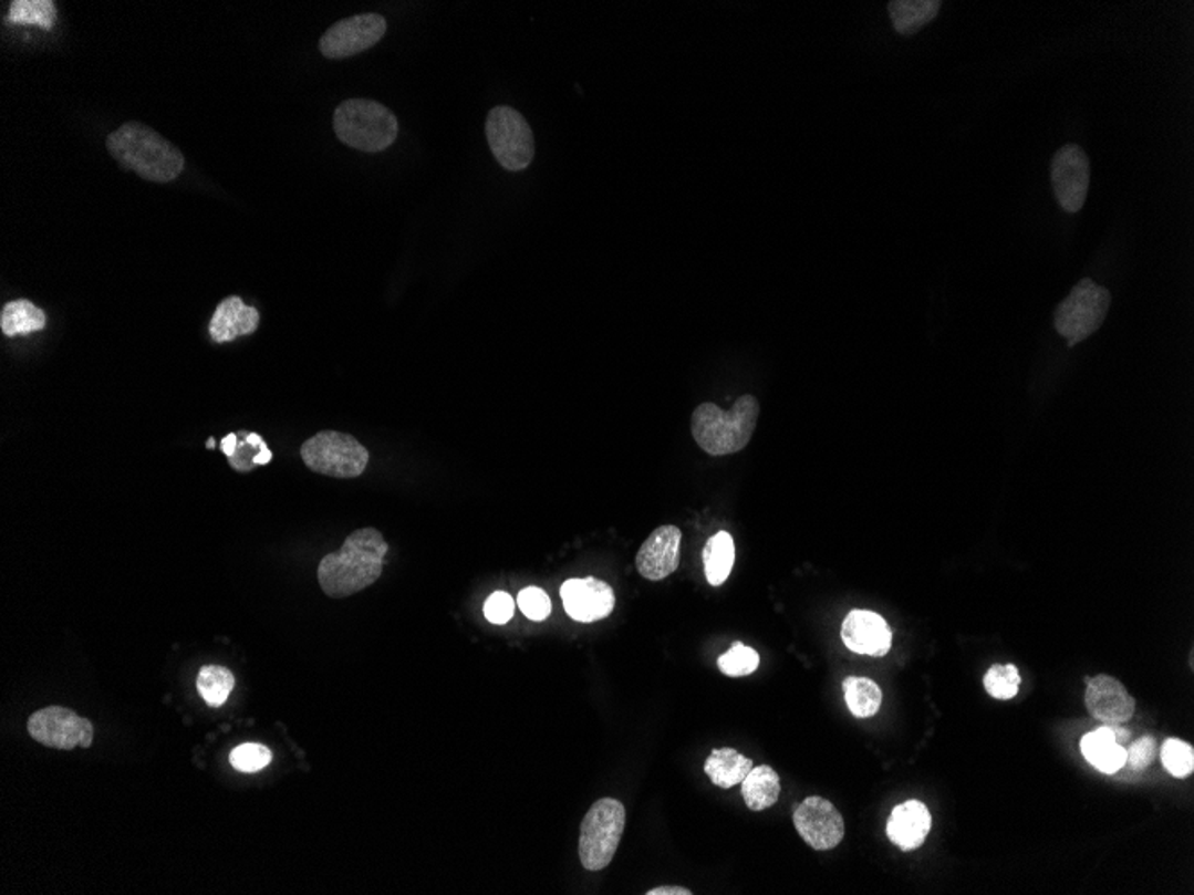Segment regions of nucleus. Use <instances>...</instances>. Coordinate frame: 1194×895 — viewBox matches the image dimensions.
<instances>
[{
	"label": "nucleus",
	"instance_id": "1",
	"mask_svg": "<svg viewBox=\"0 0 1194 895\" xmlns=\"http://www.w3.org/2000/svg\"><path fill=\"white\" fill-rule=\"evenodd\" d=\"M388 543L382 531L356 529L339 551L322 558L316 580L331 599H345L374 585L382 577Z\"/></svg>",
	"mask_w": 1194,
	"mask_h": 895
},
{
	"label": "nucleus",
	"instance_id": "2",
	"mask_svg": "<svg viewBox=\"0 0 1194 895\" xmlns=\"http://www.w3.org/2000/svg\"><path fill=\"white\" fill-rule=\"evenodd\" d=\"M107 153L122 168L145 181L170 183L185 170V156L176 145L139 122H126L106 139Z\"/></svg>",
	"mask_w": 1194,
	"mask_h": 895
},
{
	"label": "nucleus",
	"instance_id": "3",
	"mask_svg": "<svg viewBox=\"0 0 1194 895\" xmlns=\"http://www.w3.org/2000/svg\"><path fill=\"white\" fill-rule=\"evenodd\" d=\"M760 404L751 394L735 400L731 412L717 404L703 403L694 409L691 431L697 446L710 456H728L748 446L757 429Z\"/></svg>",
	"mask_w": 1194,
	"mask_h": 895
},
{
	"label": "nucleus",
	"instance_id": "4",
	"mask_svg": "<svg viewBox=\"0 0 1194 895\" xmlns=\"http://www.w3.org/2000/svg\"><path fill=\"white\" fill-rule=\"evenodd\" d=\"M333 127L342 144L362 153H382L399 135L394 113L368 98H351L340 104L333 116Z\"/></svg>",
	"mask_w": 1194,
	"mask_h": 895
},
{
	"label": "nucleus",
	"instance_id": "5",
	"mask_svg": "<svg viewBox=\"0 0 1194 895\" xmlns=\"http://www.w3.org/2000/svg\"><path fill=\"white\" fill-rule=\"evenodd\" d=\"M626 828V808L621 801L603 798L592 804L580 828V862L583 868L598 873L609 867Z\"/></svg>",
	"mask_w": 1194,
	"mask_h": 895
},
{
	"label": "nucleus",
	"instance_id": "6",
	"mask_svg": "<svg viewBox=\"0 0 1194 895\" xmlns=\"http://www.w3.org/2000/svg\"><path fill=\"white\" fill-rule=\"evenodd\" d=\"M301 458L312 472L336 479L360 478L371 461L368 449L339 431H321L308 438L301 446Z\"/></svg>",
	"mask_w": 1194,
	"mask_h": 895
},
{
	"label": "nucleus",
	"instance_id": "7",
	"mask_svg": "<svg viewBox=\"0 0 1194 895\" xmlns=\"http://www.w3.org/2000/svg\"><path fill=\"white\" fill-rule=\"evenodd\" d=\"M1111 306V292L1091 279H1082L1060 302L1056 311V330L1074 347L1102 327Z\"/></svg>",
	"mask_w": 1194,
	"mask_h": 895
},
{
	"label": "nucleus",
	"instance_id": "8",
	"mask_svg": "<svg viewBox=\"0 0 1194 895\" xmlns=\"http://www.w3.org/2000/svg\"><path fill=\"white\" fill-rule=\"evenodd\" d=\"M485 129L488 145L502 168L519 173L530 167L534 156L533 131L521 113L513 107H494Z\"/></svg>",
	"mask_w": 1194,
	"mask_h": 895
},
{
	"label": "nucleus",
	"instance_id": "9",
	"mask_svg": "<svg viewBox=\"0 0 1194 895\" xmlns=\"http://www.w3.org/2000/svg\"><path fill=\"white\" fill-rule=\"evenodd\" d=\"M29 737L42 746L58 751H74L75 747L89 749L93 742V724L74 710L63 706H46L34 711L28 720Z\"/></svg>",
	"mask_w": 1194,
	"mask_h": 895
},
{
	"label": "nucleus",
	"instance_id": "10",
	"mask_svg": "<svg viewBox=\"0 0 1194 895\" xmlns=\"http://www.w3.org/2000/svg\"><path fill=\"white\" fill-rule=\"evenodd\" d=\"M385 33L386 20L382 14H356L333 23L322 34L319 49L328 60H345L376 45Z\"/></svg>",
	"mask_w": 1194,
	"mask_h": 895
},
{
	"label": "nucleus",
	"instance_id": "11",
	"mask_svg": "<svg viewBox=\"0 0 1194 895\" xmlns=\"http://www.w3.org/2000/svg\"><path fill=\"white\" fill-rule=\"evenodd\" d=\"M1091 165L1079 145H1065L1051 159V185L1057 200L1068 214H1077L1088 199Z\"/></svg>",
	"mask_w": 1194,
	"mask_h": 895
},
{
	"label": "nucleus",
	"instance_id": "12",
	"mask_svg": "<svg viewBox=\"0 0 1194 895\" xmlns=\"http://www.w3.org/2000/svg\"><path fill=\"white\" fill-rule=\"evenodd\" d=\"M796 831L816 851L835 850L844 839V819L830 801L819 795L804 799L795 810Z\"/></svg>",
	"mask_w": 1194,
	"mask_h": 895
},
{
	"label": "nucleus",
	"instance_id": "13",
	"mask_svg": "<svg viewBox=\"0 0 1194 895\" xmlns=\"http://www.w3.org/2000/svg\"><path fill=\"white\" fill-rule=\"evenodd\" d=\"M563 608L577 622H595L609 617L615 608V592L598 577L568 580L560 589Z\"/></svg>",
	"mask_w": 1194,
	"mask_h": 895
},
{
	"label": "nucleus",
	"instance_id": "14",
	"mask_svg": "<svg viewBox=\"0 0 1194 895\" xmlns=\"http://www.w3.org/2000/svg\"><path fill=\"white\" fill-rule=\"evenodd\" d=\"M842 642L851 653L883 658L893 645V632L879 613L853 610L842 622Z\"/></svg>",
	"mask_w": 1194,
	"mask_h": 895
},
{
	"label": "nucleus",
	"instance_id": "15",
	"mask_svg": "<svg viewBox=\"0 0 1194 895\" xmlns=\"http://www.w3.org/2000/svg\"><path fill=\"white\" fill-rule=\"evenodd\" d=\"M682 556V531L676 525H661L638 549L635 565L638 574L647 581L669 577L679 566Z\"/></svg>",
	"mask_w": 1194,
	"mask_h": 895
},
{
	"label": "nucleus",
	"instance_id": "16",
	"mask_svg": "<svg viewBox=\"0 0 1194 895\" xmlns=\"http://www.w3.org/2000/svg\"><path fill=\"white\" fill-rule=\"evenodd\" d=\"M1086 706L1091 717L1105 724H1123L1134 717L1135 699L1115 677H1091L1086 688Z\"/></svg>",
	"mask_w": 1194,
	"mask_h": 895
},
{
	"label": "nucleus",
	"instance_id": "17",
	"mask_svg": "<svg viewBox=\"0 0 1194 895\" xmlns=\"http://www.w3.org/2000/svg\"><path fill=\"white\" fill-rule=\"evenodd\" d=\"M932 828V815L926 804L911 799L897 804L887 821V836L902 851H914L925 844Z\"/></svg>",
	"mask_w": 1194,
	"mask_h": 895
},
{
	"label": "nucleus",
	"instance_id": "18",
	"mask_svg": "<svg viewBox=\"0 0 1194 895\" xmlns=\"http://www.w3.org/2000/svg\"><path fill=\"white\" fill-rule=\"evenodd\" d=\"M260 325V311L255 306H246L242 298L231 295L224 299L215 310L209 322V336L217 344L232 342L238 336H247L255 333Z\"/></svg>",
	"mask_w": 1194,
	"mask_h": 895
},
{
	"label": "nucleus",
	"instance_id": "19",
	"mask_svg": "<svg viewBox=\"0 0 1194 895\" xmlns=\"http://www.w3.org/2000/svg\"><path fill=\"white\" fill-rule=\"evenodd\" d=\"M1080 749L1086 760L1103 774H1115L1126 763V749L1121 746L1114 724H1105L1097 731L1083 735Z\"/></svg>",
	"mask_w": 1194,
	"mask_h": 895
},
{
	"label": "nucleus",
	"instance_id": "20",
	"mask_svg": "<svg viewBox=\"0 0 1194 895\" xmlns=\"http://www.w3.org/2000/svg\"><path fill=\"white\" fill-rule=\"evenodd\" d=\"M754 767V760H749L731 747H723V749H714L705 761V774L719 789H731L735 784L743 783L744 778Z\"/></svg>",
	"mask_w": 1194,
	"mask_h": 895
},
{
	"label": "nucleus",
	"instance_id": "21",
	"mask_svg": "<svg viewBox=\"0 0 1194 895\" xmlns=\"http://www.w3.org/2000/svg\"><path fill=\"white\" fill-rule=\"evenodd\" d=\"M740 784H743L740 792H743L744 803L751 812H762L767 808L775 806L780 799V776L772 767H754Z\"/></svg>",
	"mask_w": 1194,
	"mask_h": 895
},
{
	"label": "nucleus",
	"instance_id": "22",
	"mask_svg": "<svg viewBox=\"0 0 1194 895\" xmlns=\"http://www.w3.org/2000/svg\"><path fill=\"white\" fill-rule=\"evenodd\" d=\"M941 6L939 0H893L887 10L897 33L912 37L937 17Z\"/></svg>",
	"mask_w": 1194,
	"mask_h": 895
},
{
	"label": "nucleus",
	"instance_id": "23",
	"mask_svg": "<svg viewBox=\"0 0 1194 895\" xmlns=\"http://www.w3.org/2000/svg\"><path fill=\"white\" fill-rule=\"evenodd\" d=\"M735 563V542L728 531H719L703 549L705 575L712 586H720L730 577Z\"/></svg>",
	"mask_w": 1194,
	"mask_h": 895
},
{
	"label": "nucleus",
	"instance_id": "24",
	"mask_svg": "<svg viewBox=\"0 0 1194 895\" xmlns=\"http://www.w3.org/2000/svg\"><path fill=\"white\" fill-rule=\"evenodd\" d=\"M45 324V311L25 299L8 302L0 313V327L10 339L42 331Z\"/></svg>",
	"mask_w": 1194,
	"mask_h": 895
},
{
	"label": "nucleus",
	"instance_id": "25",
	"mask_svg": "<svg viewBox=\"0 0 1194 895\" xmlns=\"http://www.w3.org/2000/svg\"><path fill=\"white\" fill-rule=\"evenodd\" d=\"M848 708L856 719H870L882 706V688L870 677L850 676L842 683Z\"/></svg>",
	"mask_w": 1194,
	"mask_h": 895
},
{
	"label": "nucleus",
	"instance_id": "26",
	"mask_svg": "<svg viewBox=\"0 0 1194 895\" xmlns=\"http://www.w3.org/2000/svg\"><path fill=\"white\" fill-rule=\"evenodd\" d=\"M235 676L222 665H205L197 674V691L214 708H219L231 696Z\"/></svg>",
	"mask_w": 1194,
	"mask_h": 895
},
{
	"label": "nucleus",
	"instance_id": "27",
	"mask_svg": "<svg viewBox=\"0 0 1194 895\" xmlns=\"http://www.w3.org/2000/svg\"><path fill=\"white\" fill-rule=\"evenodd\" d=\"M228 459L229 465L237 472H251L255 467L269 465L272 461V450L258 433L240 431L237 450Z\"/></svg>",
	"mask_w": 1194,
	"mask_h": 895
},
{
	"label": "nucleus",
	"instance_id": "28",
	"mask_svg": "<svg viewBox=\"0 0 1194 895\" xmlns=\"http://www.w3.org/2000/svg\"><path fill=\"white\" fill-rule=\"evenodd\" d=\"M10 22L40 25L49 31L56 22V4L52 0H14L11 2Z\"/></svg>",
	"mask_w": 1194,
	"mask_h": 895
},
{
	"label": "nucleus",
	"instance_id": "29",
	"mask_svg": "<svg viewBox=\"0 0 1194 895\" xmlns=\"http://www.w3.org/2000/svg\"><path fill=\"white\" fill-rule=\"evenodd\" d=\"M1021 676L1016 665H993L984 676V687L990 697L998 700H1009L1018 696Z\"/></svg>",
	"mask_w": 1194,
	"mask_h": 895
},
{
	"label": "nucleus",
	"instance_id": "30",
	"mask_svg": "<svg viewBox=\"0 0 1194 895\" xmlns=\"http://www.w3.org/2000/svg\"><path fill=\"white\" fill-rule=\"evenodd\" d=\"M1161 760L1170 774L1187 778L1194 770L1193 746L1179 738H1167L1166 742L1162 743Z\"/></svg>",
	"mask_w": 1194,
	"mask_h": 895
},
{
	"label": "nucleus",
	"instance_id": "31",
	"mask_svg": "<svg viewBox=\"0 0 1194 895\" xmlns=\"http://www.w3.org/2000/svg\"><path fill=\"white\" fill-rule=\"evenodd\" d=\"M758 665H760V656L757 651L740 642H735L731 649L717 659L720 673L728 677L749 676L757 670Z\"/></svg>",
	"mask_w": 1194,
	"mask_h": 895
},
{
	"label": "nucleus",
	"instance_id": "32",
	"mask_svg": "<svg viewBox=\"0 0 1194 895\" xmlns=\"http://www.w3.org/2000/svg\"><path fill=\"white\" fill-rule=\"evenodd\" d=\"M229 761L235 769L240 772H258L269 767L272 761V752L269 747L261 746V743H242V746L235 747L231 754H229Z\"/></svg>",
	"mask_w": 1194,
	"mask_h": 895
},
{
	"label": "nucleus",
	"instance_id": "33",
	"mask_svg": "<svg viewBox=\"0 0 1194 895\" xmlns=\"http://www.w3.org/2000/svg\"><path fill=\"white\" fill-rule=\"evenodd\" d=\"M517 604L530 621H546L549 613H551V599H549L544 590L537 589V586H528V589L521 590L519 597H517Z\"/></svg>",
	"mask_w": 1194,
	"mask_h": 895
},
{
	"label": "nucleus",
	"instance_id": "34",
	"mask_svg": "<svg viewBox=\"0 0 1194 895\" xmlns=\"http://www.w3.org/2000/svg\"><path fill=\"white\" fill-rule=\"evenodd\" d=\"M1155 754H1157V740L1152 735H1146V737L1135 740L1126 749V763H1129L1130 769L1141 772V770L1149 769L1152 766Z\"/></svg>",
	"mask_w": 1194,
	"mask_h": 895
},
{
	"label": "nucleus",
	"instance_id": "35",
	"mask_svg": "<svg viewBox=\"0 0 1194 895\" xmlns=\"http://www.w3.org/2000/svg\"><path fill=\"white\" fill-rule=\"evenodd\" d=\"M516 612V604L513 599L507 592H494L490 597L485 601L484 613L488 622L492 624H507Z\"/></svg>",
	"mask_w": 1194,
	"mask_h": 895
},
{
	"label": "nucleus",
	"instance_id": "36",
	"mask_svg": "<svg viewBox=\"0 0 1194 895\" xmlns=\"http://www.w3.org/2000/svg\"><path fill=\"white\" fill-rule=\"evenodd\" d=\"M691 894H693V892L688 891V888H685V886H674V885L656 886V888H651V891L646 892V895H691Z\"/></svg>",
	"mask_w": 1194,
	"mask_h": 895
},
{
	"label": "nucleus",
	"instance_id": "37",
	"mask_svg": "<svg viewBox=\"0 0 1194 895\" xmlns=\"http://www.w3.org/2000/svg\"><path fill=\"white\" fill-rule=\"evenodd\" d=\"M237 444L238 433H229V435H226V437L222 438V441H220V450H222L226 458L235 455V450H237Z\"/></svg>",
	"mask_w": 1194,
	"mask_h": 895
},
{
	"label": "nucleus",
	"instance_id": "38",
	"mask_svg": "<svg viewBox=\"0 0 1194 895\" xmlns=\"http://www.w3.org/2000/svg\"><path fill=\"white\" fill-rule=\"evenodd\" d=\"M206 447H208L209 450L215 449V440H214V438H209V440L206 441Z\"/></svg>",
	"mask_w": 1194,
	"mask_h": 895
}]
</instances>
